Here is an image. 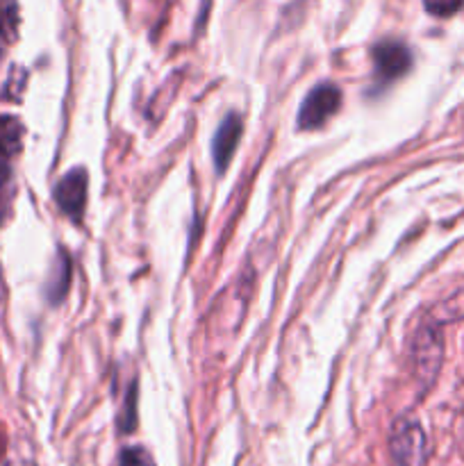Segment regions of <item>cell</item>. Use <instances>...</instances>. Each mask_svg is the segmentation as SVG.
Instances as JSON below:
<instances>
[{
	"label": "cell",
	"mask_w": 464,
	"mask_h": 466,
	"mask_svg": "<svg viewBox=\"0 0 464 466\" xmlns=\"http://www.w3.org/2000/svg\"><path fill=\"white\" fill-rule=\"evenodd\" d=\"M116 466H155V462L146 449H141V446H127L118 455Z\"/></svg>",
	"instance_id": "10"
},
{
	"label": "cell",
	"mask_w": 464,
	"mask_h": 466,
	"mask_svg": "<svg viewBox=\"0 0 464 466\" xmlns=\"http://www.w3.org/2000/svg\"><path fill=\"white\" fill-rule=\"evenodd\" d=\"M389 446L398 466H421L426 460V432L414 419H400L396 423Z\"/></svg>",
	"instance_id": "2"
},
{
	"label": "cell",
	"mask_w": 464,
	"mask_h": 466,
	"mask_svg": "<svg viewBox=\"0 0 464 466\" xmlns=\"http://www.w3.org/2000/svg\"><path fill=\"white\" fill-rule=\"evenodd\" d=\"M23 127L14 116H0V155L12 157L21 150Z\"/></svg>",
	"instance_id": "7"
},
{
	"label": "cell",
	"mask_w": 464,
	"mask_h": 466,
	"mask_svg": "<svg viewBox=\"0 0 464 466\" xmlns=\"http://www.w3.org/2000/svg\"><path fill=\"white\" fill-rule=\"evenodd\" d=\"M55 200L68 218L80 221L86 203V173L82 168L66 173L55 187Z\"/></svg>",
	"instance_id": "4"
},
{
	"label": "cell",
	"mask_w": 464,
	"mask_h": 466,
	"mask_svg": "<svg viewBox=\"0 0 464 466\" xmlns=\"http://www.w3.org/2000/svg\"><path fill=\"white\" fill-rule=\"evenodd\" d=\"M373 64L382 80H396L412 66V53L400 41H382L373 48Z\"/></svg>",
	"instance_id": "5"
},
{
	"label": "cell",
	"mask_w": 464,
	"mask_h": 466,
	"mask_svg": "<svg viewBox=\"0 0 464 466\" xmlns=\"http://www.w3.org/2000/svg\"><path fill=\"white\" fill-rule=\"evenodd\" d=\"M239 139H241V118L237 116V114H230V116L223 118V123L218 126L217 135H214V144H212L214 164H217L218 173H223L227 168L237 146H239Z\"/></svg>",
	"instance_id": "6"
},
{
	"label": "cell",
	"mask_w": 464,
	"mask_h": 466,
	"mask_svg": "<svg viewBox=\"0 0 464 466\" xmlns=\"http://www.w3.org/2000/svg\"><path fill=\"white\" fill-rule=\"evenodd\" d=\"M423 5L432 16H453L464 7V0H423Z\"/></svg>",
	"instance_id": "11"
},
{
	"label": "cell",
	"mask_w": 464,
	"mask_h": 466,
	"mask_svg": "<svg viewBox=\"0 0 464 466\" xmlns=\"http://www.w3.org/2000/svg\"><path fill=\"white\" fill-rule=\"evenodd\" d=\"M5 176H7V168H5V164L3 162H0V180H3V177Z\"/></svg>",
	"instance_id": "12"
},
{
	"label": "cell",
	"mask_w": 464,
	"mask_h": 466,
	"mask_svg": "<svg viewBox=\"0 0 464 466\" xmlns=\"http://www.w3.org/2000/svg\"><path fill=\"white\" fill-rule=\"evenodd\" d=\"M341 105V91L335 85L326 82V85L314 86L303 100L298 112V126L303 130H317L330 116H335L337 109Z\"/></svg>",
	"instance_id": "3"
},
{
	"label": "cell",
	"mask_w": 464,
	"mask_h": 466,
	"mask_svg": "<svg viewBox=\"0 0 464 466\" xmlns=\"http://www.w3.org/2000/svg\"><path fill=\"white\" fill-rule=\"evenodd\" d=\"M444 360V339H441L439 323L428 321L419 328L412 344V364L419 380L432 382L441 369Z\"/></svg>",
	"instance_id": "1"
},
{
	"label": "cell",
	"mask_w": 464,
	"mask_h": 466,
	"mask_svg": "<svg viewBox=\"0 0 464 466\" xmlns=\"http://www.w3.org/2000/svg\"><path fill=\"white\" fill-rule=\"evenodd\" d=\"M18 5L16 0H0V36L14 41L18 36Z\"/></svg>",
	"instance_id": "9"
},
{
	"label": "cell",
	"mask_w": 464,
	"mask_h": 466,
	"mask_svg": "<svg viewBox=\"0 0 464 466\" xmlns=\"http://www.w3.org/2000/svg\"><path fill=\"white\" fill-rule=\"evenodd\" d=\"M68 282H71V259L59 253L57 267L53 268V280L48 282V299L50 303H59L66 296Z\"/></svg>",
	"instance_id": "8"
}]
</instances>
